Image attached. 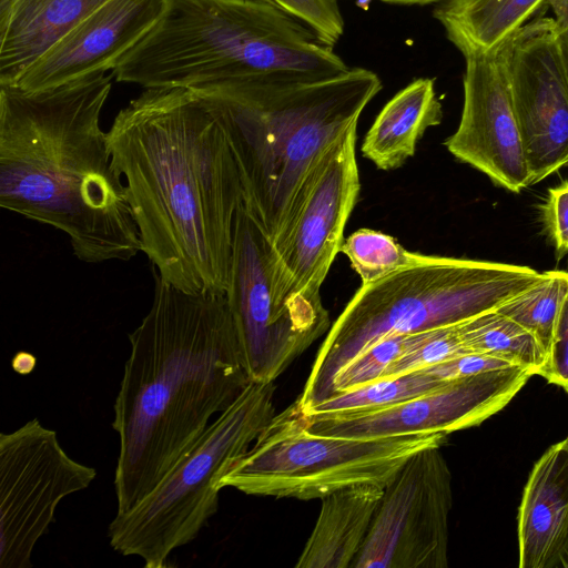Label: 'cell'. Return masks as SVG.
Returning <instances> with one entry per match:
<instances>
[{
    "label": "cell",
    "mask_w": 568,
    "mask_h": 568,
    "mask_svg": "<svg viewBox=\"0 0 568 568\" xmlns=\"http://www.w3.org/2000/svg\"><path fill=\"white\" fill-rule=\"evenodd\" d=\"M162 0H109L8 85L42 90L113 71L156 21Z\"/></svg>",
    "instance_id": "2e32d148"
},
{
    "label": "cell",
    "mask_w": 568,
    "mask_h": 568,
    "mask_svg": "<svg viewBox=\"0 0 568 568\" xmlns=\"http://www.w3.org/2000/svg\"><path fill=\"white\" fill-rule=\"evenodd\" d=\"M37 358L27 352H18L12 358V368L20 375L30 374L36 367Z\"/></svg>",
    "instance_id": "d6a6232c"
},
{
    "label": "cell",
    "mask_w": 568,
    "mask_h": 568,
    "mask_svg": "<svg viewBox=\"0 0 568 568\" xmlns=\"http://www.w3.org/2000/svg\"><path fill=\"white\" fill-rule=\"evenodd\" d=\"M220 124L235 160L243 205L273 247L298 211L326 150L382 90L353 67L323 80H246L190 89Z\"/></svg>",
    "instance_id": "277c9868"
},
{
    "label": "cell",
    "mask_w": 568,
    "mask_h": 568,
    "mask_svg": "<svg viewBox=\"0 0 568 568\" xmlns=\"http://www.w3.org/2000/svg\"><path fill=\"white\" fill-rule=\"evenodd\" d=\"M344 253L362 284H371L424 262L428 255L407 251L393 236L371 229H359L344 240Z\"/></svg>",
    "instance_id": "d4e9b609"
},
{
    "label": "cell",
    "mask_w": 568,
    "mask_h": 568,
    "mask_svg": "<svg viewBox=\"0 0 568 568\" xmlns=\"http://www.w3.org/2000/svg\"><path fill=\"white\" fill-rule=\"evenodd\" d=\"M540 376L568 393V294L557 316Z\"/></svg>",
    "instance_id": "f546056e"
},
{
    "label": "cell",
    "mask_w": 568,
    "mask_h": 568,
    "mask_svg": "<svg viewBox=\"0 0 568 568\" xmlns=\"http://www.w3.org/2000/svg\"><path fill=\"white\" fill-rule=\"evenodd\" d=\"M152 274L113 405L116 513L152 493L251 383L226 294L184 292Z\"/></svg>",
    "instance_id": "7a4b0ae2"
},
{
    "label": "cell",
    "mask_w": 568,
    "mask_h": 568,
    "mask_svg": "<svg viewBox=\"0 0 568 568\" xmlns=\"http://www.w3.org/2000/svg\"><path fill=\"white\" fill-rule=\"evenodd\" d=\"M310 27L317 37L334 47L344 34L345 23L337 0H264Z\"/></svg>",
    "instance_id": "83f0119b"
},
{
    "label": "cell",
    "mask_w": 568,
    "mask_h": 568,
    "mask_svg": "<svg viewBox=\"0 0 568 568\" xmlns=\"http://www.w3.org/2000/svg\"><path fill=\"white\" fill-rule=\"evenodd\" d=\"M568 294V271H546L541 278L495 308L511 318L549 349L554 326Z\"/></svg>",
    "instance_id": "cb8c5ba5"
},
{
    "label": "cell",
    "mask_w": 568,
    "mask_h": 568,
    "mask_svg": "<svg viewBox=\"0 0 568 568\" xmlns=\"http://www.w3.org/2000/svg\"><path fill=\"white\" fill-rule=\"evenodd\" d=\"M446 439L443 433L366 439L314 434L296 399L275 414L253 446L232 462L217 488L300 500L322 499L361 484L385 488L414 454L440 447Z\"/></svg>",
    "instance_id": "ba28073f"
},
{
    "label": "cell",
    "mask_w": 568,
    "mask_h": 568,
    "mask_svg": "<svg viewBox=\"0 0 568 568\" xmlns=\"http://www.w3.org/2000/svg\"><path fill=\"white\" fill-rule=\"evenodd\" d=\"M541 276L525 265L428 255L362 284L320 347L297 398L302 410L327 399L336 374L379 339L460 324L497 308Z\"/></svg>",
    "instance_id": "8992f818"
},
{
    "label": "cell",
    "mask_w": 568,
    "mask_h": 568,
    "mask_svg": "<svg viewBox=\"0 0 568 568\" xmlns=\"http://www.w3.org/2000/svg\"><path fill=\"white\" fill-rule=\"evenodd\" d=\"M566 440L568 442V437L566 438Z\"/></svg>",
    "instance_id": "8d00e7d4"
},
{
    "label": "cell",
    "mask_w": 568,
    "mask_h": 568,
    "mask_svg": "<svg viewBox=\"0 0 568 568\" xmlns=\"http://www.w3.org/2000/svg\"><path fill=\"white\" fill-rule=\"evenodd\" d=\"M558 567L568 568V530L559 554Z\"/></svg>",
    "instance_id": "e575fe53"
},
{
    "label": "cell",
    "mask_w": 568,
    "mask_h": 568,
    "mask_svg": "<svg viewBox=\"0 0 568 568\" xmlns=\"http://www.w3.org/2000/svg\"><path fill=\"white\" fill-rule=\"evenodd\" d=\"M470 353H479L540 375L546 353L535 336L511 318L491 310L457 325Z\"/></svg>",
    "instance_id": "7402d4cb"
},
{
    "label": "cell",
    "mask_w": 568,
    "mask_h": 568,
    "mask_svg": "<svg viewBox=\"0 0 568 568\" xmlns=\"http://www.w3.org/2000/svg\"><path fill=\"white\" fill-rule=\"evenodd\" d=\"M382 2L388 3V4H396V6H427V4H434V3H440L445 0H379Z\"/></svg>",
    "instance_id": "836d02e7"
},
{
    "label": "cell",
    "mask_w": 568,
    "mask_h": 568,
    "mask_svg": "<svg viewBox=\"0 0 568 568\" xmlns=\"http://www.w3.org/2000/svg\"><path fill=\"white\" fill-rule=\"evenodd\" d=\"M356 139L354 125L326 150L290 226L271 246L272 296L282 314L331 322L320 290L361 191Z\"/></svg>",
    "instance_id": "9c48e42d"
},
{
    "label": "cell",
    "mask_w": 568,
    "mask_h": 568,
    "mask_svg": "<svg viewBox=\"0 0 568 568\" xmlns=\"http://www.w3.org/2000/svg\"><path fill=\"white\" fill-rule=\"evenodd\" d=\"M554 13V26L559 53L568 77V0H547Z\"/></svg>",
    "instance_id": "1f68e13d"
},
{
    "label": "cell",
    "mask_w": 568,
    "mask_h": 568,
    "mask_svg": "<svg viewBox=\"0 0 568 568\" xmlns=\"http://www.w3.org/2000/svg\"><path fill=\"white\" fill-rule=\"evenodd\" d=\"M513 366L514 365L503 359L489 355L468 353L426 368L425 371L429 372L439 379L450 382L481 372L508 368Z\"/></svg>",
    "instance_id": "4dcf8cb0"
},
{
    "label": "cell",
    "mask_w": 568,
    "mask_h": 568,
    "mask_svg": "<svg viewBox=\"0 0 568 568\" xmlns=\"http://www.w3.org/2000/svg\"><path fill=\"white\" fill-rule=\"evenodd\" d=\"M457 325L417 333L400 355L390 363L382 378L423 371L470 353L460 339Z\"/></svg>",
    "instance_id": "484cf974"
},
{
    "label": "cell",
    "mask_w": 568,
    "mask_h": 568,
    "mask_svg": "<svg viewBox=\"0 0 568 568\" xmlns=\"http://www.w3.org/2000/svg\"><path fill=\"white\" fill-rule=\"evenodd\" d=\"M271 244L242 205L234 229L226 298L250 382L282 375L331 323L277 311L272 296Z\"/></svg>",
    "instance_id": "7c38bea8"
},
{
    "label": "cell",
    "mask_w": 568,
    "mask_h": 568,
    "mask_svg": "<svg viewBox=\"0 0 568 568\" xmlns=\"http://www.w3.org/2000/svg\"><path fill=\"white\" fill-rule=\"evenodd\" d=\"M416 334L386 336L356 356L336 374L328 398L381 379Z\"/></svg>",
    "instance_id": "4316f807"
},
{
    "label": "cell",
    "mask_w": 568,
    "mask_h": 568,
    "mask_svg": "<svg viewBox=\"0 0 568 568\" xmlns=\"http://www.w3.org/2000/svg\"><path fill=\"white\" fill-rule=\"evenodd\" d=\"M509 39L491 51L464 55L462 115L444 144L496 185L519 193L530 185V172L509 87Z\"/></svg>",
    "instance_id": "9a60e30c"
},
{
    "label": "cell",
    "mask_w": 568,
    "mask_h": 568,
    "mask_svg": "<svg viewBox=\"0 0 568 568\" xmlns=\"http://www.w3.org/2000/svg\"><path fill=\"white\" fill-rule=\"evenodd\" d=\"M547 0H445L434 18L463 55L484 53L504 44Z\"/></svg>",
    "instance_id": "44dd1931"
},
{
    "label": "cell",
    "mask_w": 568,
    "mask_h": 568,
    "mask_svg": "<svg viewBox=\"0 0 568 568\" xmlns=\"http://www.w3.org/2000/svg\"><path fill=\"white\" fill-rule=\"evenodd\" d=\"M568 530V442L535 464L518 511L519 568L558 567Z\"/></svg>",
    "instance_id": "e0dca14e"
},
{
    "label": "cell",
    "mask_w": 568,
    "mask_h": 568,
    "mask_svg": "<svg viewBox=\"0 0 568 568\" xmlns=\"http://www.w3.org/2000/svg\"><path fill=\"white\" fill-rule=\"evenodd\" d=\"M113 72L62 85H0V206L63 232L85 263L130 261L140 234L101 114Z\"/></svg>",
    "instance_id": "3957f363"
},
{
    "label": "cell",
    "mask_w": 568,
    "mask_h": 568,
    "mask_svg": "<svg viewBox=\"0 0 568 568\" xmlns=\"http://www.w3.org/2000/svg\"><path fill=\"white\" fill-rule=\"evenodd\" d=\"M442 120L434 79H415L383 106L364 138L362 153L378 169L395 170L415 154L426 130Z\"/></svg>",
    "instance_id": "ffe728a7"
},
{
    "label": "cell",
    "mask_w": 568,
    "mask_h": 568,
    "mask_svg": "<svg viewBox=\"0 0 568 568\" xmlns=\"http://www.w3.org/2000/svg\"><path fill=\"white\" fill-rule=\"evenodd\" d=\"M95 468L71 458L53 429L32 418L0 434V567L30 568L62 499L88 488Z\"/></svg>",
    "instance_id": "30bf717a"
},
{
    "label": "cell",
    "mask_w": 568,
    "mask_h": 568,
    "mask_svg": "<svg viewBox=\"0 0 568 568\" xmlns=\"http://www.w3.org/2000/svg\"><path fill=\"white\" fill-rule=\"evenodd\" d=\"M507 67L530 184H536L568 164V77L552 18L538 17L509 39Z\"/></svg>",
    "instance_id": "5bb4252c"
},
{
    "label": "cell",
    "mask_w": 568,
    "mask_h": 568,
    "mask_svg": "<svg viewBox=\"0 0 568 568\" xmlns=\"http://www.w3.org/2000/svg\"><path fill=\"white\" fill-rule=\"evenodd\" d=\"M109 0H0V85Z\"/></svg>",
    "instance_id": "ac0fdd59"
},
{
    "label": "cell",
    "mask_w": 568,
    "mask_h": 568,
    "mask_svg": "<svg viewBox=\"0 0 568 568\" xmlns=\"http://www.w3.org/2000/svg\"><path fill=\"white\" fill-rule=\"evenodd\" d=\"M275 384L251 382L211 423L191 453L144 499L109 525L111 547L162 568L219 508L217 483L275 415Z\"/></svg>",
    "instance_id": "52a82bcc"
},
{
    "label": "cell",
    "mask_w": 568,
    "mask_h": 568,
    "mask_svg": "<svg viewBox=\"0 0 568 568\" xmlns=\"http://www.w3.org/2000/svg\"><path fill=\"white\" fill-rule=\"evenodd\" d=\"M108 141L152 267L184 292L226 293L243 192L206 104L190 89H144L115 115Z\"/></svg>",
    "instance_id": "6da1fadb"
},
{
    "label": "cell",
    "mask_w": 568,
    "mask_h": 568,
    "mask_svg": "<svg viewBox=\"0 0 568 568\" xmlns=\"http://www.w3.org/2000/svg\"><path fill=\"white\" fill-rule=\"evenodd\" d=\"M452 474L439 446L414 454L384 488L352 568H446Z\"/></svg>",
    "instance_id": "8fae6325"
},
{
    "label": "cell",
    "mask_w": 568,
    "mask_h": 568,
    "mask_svg": "<svg viewBox=\"0 0 568 568\" xmlns=\"http://www.w3.org/2000/svg\"><path fill=\"white\" fill-rule=\"evenodd\" d=\"M531 376L530 371L518 366L486 371L377 410L305 414L306 427L314 434L356 439L423 433L448 435L477 426L501 410Z\"/></svg>",
    "instance_id": "4fadbf2b"
},
{
    "label": "cell",
    "mask_w": 568,
    "mask_h": 568,
    "mask_svg": "<svg viewBox=\"0 0 568 568\" xmlns=\"http://www.w3.org/2000/svg\"><path fill=\"white\" fill-rule=\"evenodd\" d=\"M540 211L556 257L561 258L568 254V180L548 190Z\"/></svg>",
    "instance_id": "f1b7e54d"
},
{
    "label": "cell",
    "mask_w": 568,
    "mask_h": 568,
    "mask_svg": "<svg viewBox=\"0 0 568 568\" xmlns=\"http://www.w3.org/2000/svg\"><path fill=\"white\" fill-rule=\"evenodd\" d=\"M349 67L302 21L264 0H162L112 71L143 89L323 80Z\"/></svg>",
    "instance_id": "5b68a950"
},
{
    "label": "cell",
    "mask_w": 568,
    "mask_h": 568,
    "mask_svg": "<svg viewBox=\"0 0 568 568\" xmlns=\"http://www.w3.org/2000/svg\"><path fill=\"white\" fill-rule=\"evenodd\" d=\"M447 383L425 369L382 378L327 398L304 414L335 415L377 410L432 393Z\"/></svg>",
    "instance_id": "603a6c76"
},
{
    "label": "cell",
    "mask_w": 568,
    "mask_h": 568,
    "mask_svg": "<svg viewBox=\"0 0 568 568\" xmlns=\"http://www.w3.org/2000/svg\"><path fill=\"white\" fill-rule=\"evenodd\" d=\"M384 488L361 484L322 498L314 528L295 564L296 568H349L372 525Z\"/></svg>",
    "instance_id": "d6986e66"
},
{
    "label": "cell",
    "mask_w": 568,
    "mask_h": 568,
    "mask_svg": "<svg viewBox=\"0 0 568 568\" xmlns=\"http://www.w3.org/2000/svg\"><path fill=\"white\" fill-rule=\"evenodd\" d=\"M373 0H356V4L364 10H367Z\"/></svg>",
    "instance_id": "d590c367"
}]
</instances>
